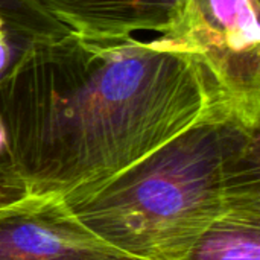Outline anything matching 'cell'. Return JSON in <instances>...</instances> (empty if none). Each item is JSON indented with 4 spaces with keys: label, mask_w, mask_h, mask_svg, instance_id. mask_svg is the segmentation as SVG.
I'll return each instance as SVG.
<instances>
[{
    "label": "cell",
    "mask_w": 260,
    "mask_h": 260,
    "mask_svg": "<svg viewBox=\"0 0 260 260\" xmlns=\"http://www.w3.org/2000/svg\"><path fill=\"white\" fill-rule=\"evenodd\" d=\"M27 195L29 190L18 172L5 128L0 120V209L17 203Z\"/></svg>",
    "instance_id": "ba28073f"
},
{
    "label": "cell",
    "mask_w": 260,
    "mask_h": 260,
    "mask_svg": "<svg viewBox=\"0 0 260 260\" xmlns=\"http://www.w3.org/2000/svg\"><path fill=\"white\" fill-rule=\"evenodd\" d=\"M227 101L181 38L29 44L0 78V120L29 195L66 197L148 155Z\"/></svg>",
    "instance_id": "6da1fadb"
},
{
    "label": "cell",
    "mask_w": 260,
    "mask_h": 260,
    "mask_svg": "<svg viewBox=\"0 0 260 260\" xmlns=\"http://www.w3.org/2000/svg\"><path fill=\"white\" fill-rule=\"evenodd\" d=\"M70 32L26 0H0V78L29 44Z\"/></svg>",
    "instance_id": "52a82bcc"
},
{
    "label": "cell",
    "mask_w": 260,
    "mask_h": 260,
    "mask_svg": "<svg viewBox=\"0 0 260 260\" xmlns=\"http://www.w3.org/2000/svg\"><path fill=\"white\" fill-rule=\"evenodd\" d=\"M260 0H189L180 38L204 59L225 99L260 120Z\"/></svg>",
    "instance_id": "3957f363"
},
{
    "label": "cell",
    "mask_w": 260,
    "mask_h": 260,
    "mask_svg": "<svg viewBox=\"0 0 260 260\" xmlns=\"http://www.w3.org/2000/svg\"><path fill=\"white\" fill-rule=\"evenodd\" d=\"M0 260H140L104 242L61 197L27 195L0 209Z\"/></svg>",
    "instance_id": "277c9868"
},
{
    "label": "cell",
    "mask_w": 260,
    "mask_h": 260,
    "mask_svg": "<svg viewBox=\"0 0 260 260\" xmlns=\"http://www.w3.org/2000/svg\"><path fill=\"white\" fill-rule=\"evenodd\" d=\"M183 260H260V204L227 206Z\"/></svg>",
    "instance_id": "8992f818"
},
{
    "label": "cell",
    "mask_w": 260,
    "mask_h": 260,
    "mask_svg": "<svg viewBox=\"0 0 260 260\" xmlns=\"http://www.w3.org/2000/svg\"><path fill=\"white\" fill-rule=\"evenodd\" d=\"M69 30L88 38L137 32L180 38L189 0H26Z\"/></svg>",
    "instance_id": "5b68a950"
},
{
    "label": "cell",
    "mask_w": 260,
    "mask_h": 260,
    "mask_svg": "<svg viewBox=\"0 0 260 260\" xmlns=\"http://www.w3.org/2000/svg\"><path fill=\"white\" fill-rule=\"evenodd\" d=\"M62 200L116 250L183 260L227 206L260 203V120L221 101L131 166Z\"/></svg>",
    "instance_id": "7a4b0ae2"
}]
</instances>
